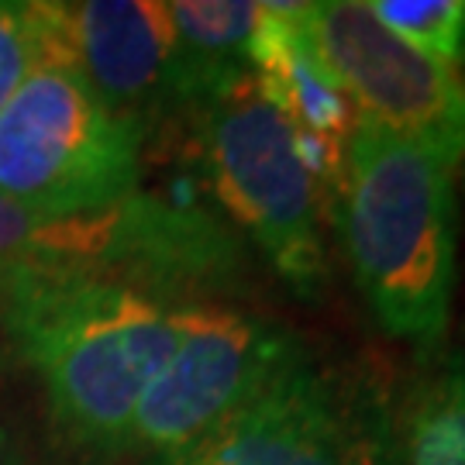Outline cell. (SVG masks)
I'll use <instances>...</instances> for the list:
<instances>
[{
  "mask_svg": "<svg viewBox=\"0 0 465 465\" xmlns=\"http://www.w3.org/2000/svg\"><path fill=\"white\" fill-rule=\"evenodd\" d=\"M180 307L80 269L0 272L7 341L42 382L63 434L100 455L128 451L134 411L176 349Z\"/></svg>",
  "mask_w": 465,
  "mask_h": 465,
  "instance_id": "1",
  "label": "cell"
},
{
  "mask_svg": "<svg viewBox=\"0 0 465 465\" xmlns=\"http://www.w3.org/2000/svg\"><path fill=\"white\" fill-rule=\"evenodd\" d=\"M455 163L355 117L334 224L359 293L386 338L420 362L441 355L459 282Z\"/></svg>",
  "mask_w": 465,
  "mask_h": 465,
  "instance_id": "2",
  "label": "cell"
},
{
  "mask_svg": "<svg viewBox=\"0 0 465 465\" xmlns=\"http://www.w3.org/2000/svg\"><path fill=\"white\" fill-rule=\"evenodd\" d=\"M80 269L169 303H207L242 272L232 228L207 207L134 190L86 214H32L0 200V272Z\"/></svg>",
  "mask_w": 465,
  "mask_h": 465,
  "instance_id": "3",
  "label": "cell"
},
{
  "mask_svg": "<svg viewBox=\"0 0 465 465\" xmlns=\"http://www.w3.org/2000/svg\"><path fill=\"white\" fill-rule=\"evenodd\" d=\"M186 117L217 207L249 234L293 297L317 303L331 269L321 197L290 121L259 94L252 76L200 100Z\"/></svg>",
  "mask_w": 465,
  "mask_h": 465,
  "instance_id": "4",
  "label": "cell"
},
{
  "mask_svg": "<svg viewBox=\"0 0 465 465\" xmlns=\"http://www.w3.org/2000/svg\"><path fill=\"white\" fill-rule=\"evenodd\" d=\"M142 155L145 134L107 111L52 49L0 111V200L32 214H86L128 200L142 190Z\"/></svg>",
  "mask_w": 465,
  "mask_h": 465,
  "instance_id": "5",
  "label": "cell"
},
{
  "mask_svg": "<svg viewBox=\"0 0 465 465\" xmlns=\"http://www.w3.org/2000/svg\"><path fill=\"white\" fill-rule=\"evenodd\" d=\"M393 400L359 366L303 349L242 411L145 465H390Z\"/></svg>",
  "mask_w": 465,
  "mask_h": 465,
  "instance_id": "6",
  "label": "cell"
},
{
  "mask_svg": "<svg viewBox=\"0 0 465 465\" xmlns=\"http://www.w3.org/2000/svg\"><path fill=\"white\" fill-rule=\"evenodd\" d=\"M307 349L290 328L232 303H183L180 338L138 403L128 451L145 459L197 441L259 397Z\"/></svg>",
  "mask_w": 465,
  "mask_h": 465,
  "instance_id": "7",
  "label": "cell"
},
{
  "mask_svg": "<svg viewBox=\"0 0 465 465\" xmlns=\"http://www.w3.org/2000/svg\"><path fill=\"white\" fill-rule=\"evenodd\" d=\"M317 59L355 117L465 163V76L393 35L362 0L300 4Z\"/></svg>",
  "mask_w": 465,
  "mask_h": 465,
  "instance_id": "8",
  "label": "cell"
},
{
  "mask_svg": "<svg viewBox=\"0 0 465 465\" xmlns=\"http://www.w3.org/2000/svg\"><path fill=\"white\" fill-rule=\"evenodd\" d=\"M52 52L86 80L107 111L149 138L186 114L180 52L166 4L84 0L45 4Z\"/></svg>",
  "mask_w": 465,
  "mask_h": 465,
  "instance_id": "9",
  "label": "cell"
},
{
  "mask_svg": "<svg viewBox=\"0 0 465 465\" xmlns=\"http://www.w3.org/2000/svg\"><path fill=\"white\" fill-rule=\"evenodd\" d=\"M252 80L303 138L345 142L355 128V111L331 73L317 59L300 25V4H262L252 38Z\"/></svg>",
  "mask_w": 465,
  "mask_h": 465,
  "instance_id": "10",
  "label": "cell"
},
{
  "mask_svg": "<svg viewBox=\"0 0 465 465\" xmlns=\"http://www.w3.org/2000/svg\"><path fill=\"white\" fill-rule=\"evenodd\" d=\"M183 80L186 114L200 100L245 84L252 76V38L262 17V4L249 0H186L166 4ZM183 114V117H186Z\"/></svg>",
  "mask_w": 465,
  "mask_h": 465,
  "instance_id": "11",
  "label": "cell"
},
{
  "mask_svg": "<svg viewBox=\"0 0 465 465\" xmlns=\"http://www.w3.org/2000/svg\"><path fill=\"white\" fill-rule=\"evenodd\" d=\"M390 465H465V359H445L411 386L390 424Z\"/></svg>",
  "mask_w": 465,
  "mask_h": 465,
  "instance_id": "12",
  "label": "cell"
},
{
  "mask_svg": "<svg viewBox=\"0 0 465 465\" xmlns=\"http://www.w3.org/2000/svg\"><path fill=\"white\" fill-rule=\"evenodd\" d=\"M369 11L424 55L462 69L465 0H369Z\"/></svg>",
  "mask_w": 465,
  "mask_h": 465,
  "instance_id": "13",
  "label": "cell"
},
{
  "mask_svg": "<svg viewBox=\"0 0 465 465\" xmlns=\"http://www.w3.org/2000/svg\"><path fill=\"white\" fill-rule=\"evenodd\" d=\"M52 49L45 4L0 0V111Z\"/></svg>",
  "mask_w": 465,
  "mask_h": 465,
  "instance_id": "14",
  "label": "cell"
},
{
  "mask_svg": "<svg viewBox=\"0 0 465 465\" xmlns=\"http://www.w3.org/2000/svg\"><path fill=\"white\" fill-rule=\"evenodd\" d=\"M0 465H32V459H28V451L21 445L17 431L4 417H0Z\"/></svg>",
  "mask_w": 465,
  "mask_h": 465,
  "instance_id": "15",
  "label": "cell"
},
{
  "mask_svg": "<svg viewBox=\"0 0 465 465\" xmlns=\"http://www.w3.org/2000/svg\"><path fill=\"white\" fill-rule=\"evenodd\" d=\"M462 66H465V55H462Z\"/></svg>",
  "mask_w": 465,
  "mask_h": 465,
  "instance_id": "16",
  "label": "cell"
}]
</instances>
